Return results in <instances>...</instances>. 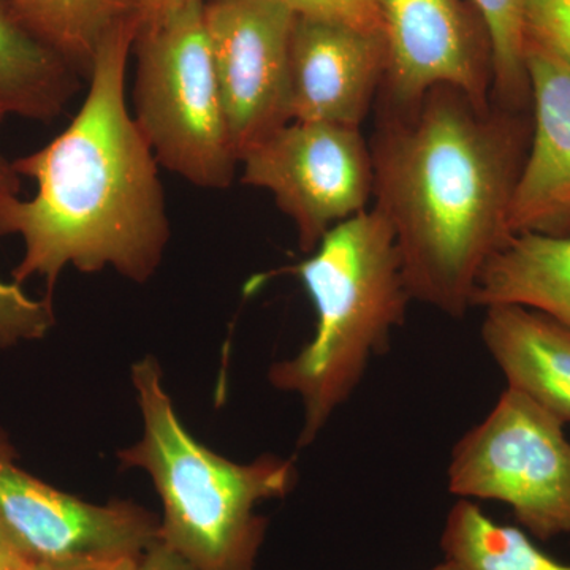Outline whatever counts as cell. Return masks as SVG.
<instances>
[{
	"mask_svg": "<svg viewBox=\"0 0 570 570\" xmlns=\"http://www.w3.org/2000/svg\"><path fill=\"white\" fill-rule=\"evenodd\" d=\"M296 14L344 22L362 31L382 33L376 0H283ZM384 36V33H382Z\"/></svg>",
	"mask_w": 570,
	"mask_h": 570,
	"instance_id": "44dd1931",
	"label": "cell"
},
{
	"mask_svg": "<svg viewBox=\"0 0 570 570\" xmlns=\"http://www.w3.org/2000/svg\"><path fill=\"white\" fill-rule=\"evenodd\" d=\"M135 570H198L163 539L145 551Z\"/></svg>",
	"mask_w": 570,
	"mask_h": 570,
	"instance_id": "603a6c76",
	"label": "cell"
},
{
	"mask_svg": "<svg viewBox=\"0 0 570 570\" xmlns=\"http://www.w3.org/2000/svg\"><path fill=\"white\" fill-rule=\"evenodd\" d=\"M52 324L51 302L33 299L20 284L0 279V347L41 340Z\"/></svg>",
	"mask_w": 570,
	"mask_h": 570,
	"instance_id": "d6986e66",
	"label": "cell"
},
{
	"mask_svg": "<svg viewBox=\"0 0 570 570\" xmlns=\"http://www.w3.org/2000/svg\"><path fill=\"white\" fill-rule=\"evenodd\" d=\"M205 0L145 18L137 45L134 118L157 163L198 189L234 183L228 132L204 17Z\"/></svg>",
	"mask_w": 570,
	"mask_h": 570,
	"instance_id": "5b68a950",
	"label": "cell"
},
{
	"mask_svg": "<svg viewBox=\"0 0 570 570\" xmlns=\"http://www.w3.org/2000/svg\"><path fill=\"white\" fill-rule=\"evenodd\" d=\"M532 134L510 230L551 234L558 200L570 190V63L527 45Z\"/></svg>",
	"mask_w": 570,
	"mask_h": 570,
	"instance_id": "7c38bea8",
	"label": "cell"
},
{
	"mask_svg": "<svg viewBox=\"0 0 570 570\" xmlns=\"http://www.w3.org/2000/svg\"><path fill=\"white\" fill-rule=\"evenodd\" d=\"M142 2H145V18H149L154 14L164 13V11L187 6L190 2H197V0H142Z\"/></svg>",
	"mask_w": 570,
	"mask_h": 570,
	"instance_id": "484cf974",
	"label": "cell"
},
{
	"mask_svg": "<svg viewBox=\"0 0 570 570\" xmlns=\"http://www.w3.org/2000/svg\"><path fill=\"white\" fill-rule=\"evenodd\" d=\"M206 33L239 163L291 122L288 63L296 13L283 0H208Z\"/></svg>",
	"mask_w": 570,
	"mask_h": 570,
	"instance_id": "9c48e42d",
	"label": "cell"
},
{
	"mask_svg": "<svg viewBox=\"0 0 570 570\" xmlns=\"http://www.w3.org/2000/svg\"><path fill=\"white\" fill-rule=\"evenodd\" d=\"M387 66L376 110L415 107L438 86L491 104L490 37L472 24L461 0H376Z\"/></svg>",
	"mask_w": 570,
	"mask_h": 570,
	"instance_id": "30bf717a",
	"label": "cell"
},
{
	"mask_svg": "<svg viewBox=\"0 0 570 570\" xmlns=\"http://www.w3.org/2000/svg\"><path fill=\"white\" fill-rule=\"evenodd\" d=\"M6 116L0 115V124L3 122ZM21 176L14 170L13 163L3 157L0 153V236L9 235L7 224L14 204L20 200Z\"/></svg>",
	"mask_w": 570,
	"mask_h": 570,
	"instance_id": "7402d4cb",
	"label": "cell"
},
{
	"mask_svg": "<svg viewBox=\"0 0 570 570\" xmlns=\"http://www.w3.org/2000/svg\"><path fill=\"white\" fill-rule=\"evenodd\" d=\"M24 24L52 51L89 77L105 37L124 21L145 18L142 0H11Z\"/></svg>",
	"mask_w": 570,
	"mask_h": 570,
	"instance_id": "2e32d148",
	"label": "cell"
},
{
	"mask_svg": "<svg viewBox=\"0 0 570 570\" xmlns=\"http://www.w3.org/2000/svg\"><path fill=\"white\" fill-rule=\"evenodd\" d=\"M385 66L382 33L296 14L288 63L291 121L362 129L376 105Z\"/></svg>",
	"mask_w": 570,
	"mask_h": 570,
	"instance_id": "8fae6325",
	"label": "cell"
},
{
	"mask_svg": "<svg viewBox=\"0 0 570 570\" xmlns=\"http://www.w3.org/2000/svg\"><path fill=\"white\" fill-rule=\"evenodd\" d=\"M439 543L444 560L459 570H570L540 550L528 532L497 523L469 499L450 509Z\"/></svg>",
	"mask_w": 570,
	"mask_h": 570,
	"instance_id": "e0dca14e",
	"label": "cell"
},
{
	"mask_svg": "<svg viewBox=\"0 0 570 570\" xmlns=\"http://www.w3.org/2000/svg\"><path fill=\"white\" fill-rule=\"evenodd\" d=\"M0 523L29 561L52 570L134 568L160 520L130 501L97 505L41 482L0 438Z\"/></svg>",
	"mask_w": 570,
	"mask_h": 570,
	"instance_id": "ba28073f",
	"label": "cell"
},
{
	"mask_svg": "<svg viewBox=\"0 0 570 570\" xmlns=\"http://www.w3.org/2000/svg\"><path fill=\"white\" fill-rule=\"evenodd\" d=\"M471 305L530 307L570 330V230L513 235L483 266Z\"/></svg>",
	"mask_w": 570,
	"mask_h": 570,
	"instance_id": "5bb4252c",
	"label": "cell"
},
{
	"mask_svg": "<svg viewBox=\"0 0 570 570\" xmlns=\"http://www.w3.org/2000/svg\"><path fill=\"white\" fill-rule=\"evenodd\" d=\"M491 43L493 88L491 102L513 111H531L524 13L527 0H472Z\"/></svg>",
	"mask_w": 570,
	"mask_h": 570,
	"instance_id": "ac0fdd59",
	"label": "cell"
},
{
	"mask_svg": "<svg viewBox=\"0 0 570 570\" xmlns=\"http://www.w3.org/2000/svg\"><path fill=\"white\" fill-rule=\"evenodd\" d=\"M566 425L538 401L505 387L489 415L453 445L450 493L509 505L521 530L542 542L570 535Z\"/></svg>",
	"mask_w": 570,
	"mask_h": 570,
	"instance_id": "8992f818",
	"label": "cell"
},
{
	"mask_svg": "<svg viewBox=\"0 0 570 570\" xmlns=\"http://www.w3.org/2000/svg\"><path fill=\"white\" fill-rule=\"evenodd\" d=\"M94 570H135V566H134V568H121V569H94Z\"/></svg>",
	"mask_w": 570,
	"mask_h": 570,
	"instance_id": "f1b7e54d",
	"label": "cell"
},
{
	"mask_svg": "<svg viewBox=\"0 0 570 570\" xmlns=\"http://www.w3.org/2000/svg\"><path fill=\"white\" fill-rule=\"evenodd\" d=\"M80 73L0 0V115L50 122L80 89Z\"/></svg>",
	"mask_w": 570,
	"mask_h": 570,
	"instance_id": "9a60e30c",
	"label": "cell"
},
{
	"mask_svg": "<svg viewBox=\"0 0 570 570\" xmlns=\"http://www.w3.org/2000/svg\"><path fill=\"white\" fill-rule=\"evenodd\" d=\"M568 230H570V190L558 200L557 208H554L551 234H564Z\"/></svg>",
	"mask_w": 570,
	"mask_h": 570,
	"instance_id": "d4e9b609",
	"label": "cell"
},
{
	"mask_svg": "<svg viewBox=\"0 0 570 570\" xmlns=\"http://www.w3.org/2000/svg\"><path fill=\"white\" fill-rule=\"evenodd\" d=\"M291 272L316 309V332L298 354L269 367L268 381L302 400L296 445L306 449L389 351L414 299L392 225L374 206L336 225Z\"/></svg>",
	"mask_w": 570,
	"mask_h": 570,
	"instance_id": "3957f363",
	"label": "cell"
},
{
	"mask_svg": "<svg viewBox=\"0 0 570 570\" xmlns=\"http://www.w3.org/2000/svg\"><path fill=\"white\" fill-rule=\"evenodd\" d=\"M132 382L142 438L118 459L151 478L164 508L160 539L198 570H255L268 530L255 508L294 490L295 461L238 464L205 448L176 414L154 356L135 363Z\"/></svg>",
	"mask_w": 570,
	"mask_h": 570,
	"instance_id": "277c9868",
	"label": "cell"
},
{
	"mask_svg": "<svg viewBox=\"0 0 570 570\" xmlns=\"http://www.w3.org/2000/svg\"><path fill=\"white\" fill-rule=\"evenodd\" d=\"M531 111L438 86L415 107L376 110L374 208L395 234L412 299L466 316L480 273L508 245Z\"/></svg>",
	"mask_w": 570,
	"mask_h": 570,
	"instance_id": "6da1fadb",
	"label": "cell"
},
{
	"mask_svg": "<svg viewBox=\"0 0 570 570\" xmlns=\"http://www.w3.org/2000/svg\"><path fill=\"white\" fill-rule=\"evenodd\" d=\"M145 18L124 21L100 43L89 91L55 140L13 160L37 184L18 200L7 230L20 235L24 255L13 283L41 277L51 302L67 266L81 273L112 268L146 283L170 239L157 159L126 102L127 58Z\"/></svg>",
	"mask_w": 570,
	"mask_h": 570,
	"instance_id": "7a4b0ae2",
	"label": "cell"
},
{
	"mask_svg": "<svg viewBox=\"0 0 570 570\" xmlns=\"http://www.w3.org/2000/svg\"><path fill=\"white\" fill-rule=\"evenodd\" d=\"M29 562L6 528L0 523V570H18Z\"/></svg>",
	"mask_w": 570,
	"mask_h": 570,
	"instance_id": "cb8c5ba5",
	"label": "cell"
},
{
	"mask_svg": "<svg viewBox=\"0 0 570 570\" xmlns=\"http://www.w3.org/2000/svg\"><path fill=\"white\" fill-rule=\"evenodd\" d=\"M428 570H459L455 564H452L450 561H442L439 564L434 566V568Z\"/></svg>",
	"mask_w": 570,
	"mask_h": 570,
	"instance_id": "83f0119b",
	"label": "cell"
},
{
	"mask_svg": "<svg viewBox=\"0 0 570 570\" xmlns=\"http://www.w3.org/2000/svg\"><path fill=\"white\" fill-rule=\"evenodd\" d=\"M483 346L508 381L570 423V330L539 311L491 306L480 328Z\"/></svg>",
	"mask_w": 570,
	"mask_h": 570,
	"instance_id": "4fadbf2b",
	"label": "cell"
},
{
	"mask_svg": "<svg viewBox=\"0 0 570 570\" xmlns=\"http://www.w3.org/2000/svg\"><path fill=\"white\" fill-rule=\"evenodd\" d=\"M242 164V181L273 195L307 255L373 200V154L360 127L291 121L254 146Z\"/></svg>",
	"mask_w": 570,
	"mask_h": 570,
	"instance_id": "52a82bcc",
	"label": "cell"
},
{
	"mask_svg": "<svg viewBox=\"0 0 570 570\" xmlns=\"http://www.w3.org/2000/svg\"><path fill=\"white\" fill-rule=\"evenodd\" d=\"M18 570H52L51 568H48V566L39 564V562H26L24 566H21Z\"/></svg>",
	"mask_w": 570,
	"mask_h": 570,
	"instance_id": "4316f807",
	"label": "cell"
},
{
	"mask_svg": "<svg viewBox=\"0 0 570 570\" xmlns=\"http://www.w3.org/2000/svg\"><path fill=\"white\" fill-rule=\"evenodd\" d=\"M527 45L570 63V0H527Z\"/></svg>",
	"mask_w": 570,
	"mask_h": 570,
	"instance_id": "ffe728a7",
	"label": "cell"
}]
</instances>
